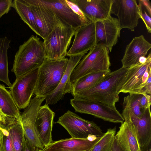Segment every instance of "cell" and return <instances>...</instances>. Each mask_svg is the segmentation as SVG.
I'll use <instances>...</instances> for the list:
<instances>
[{
  "mask_svg": "<svg viewBox=\"0 0 151 151\" xmlns=\"http://www.w3.org/2000/svg\"><path fill=\"white\" fill-rule=\"evenodd\" d=\"M128 68H121L111 71L93 86L76 93L74 97L82 98L110 106H115L119 101L118 87Z\"/></svg>",
  "mask_w": 151,
  "mask_h": 151,
  "instance_id": "1",
  "label": "cell"
},
{
  "mask_svg": "<svg viewBox=\"0 0 151 151\" xmlns=\"http://www.w3.org/2000/svg\"><path fill=\"white\" fill-rule=\"evenodd\" d=\"M45 58L43 42L37 36L32 35L19 47L11 70L17 78L39 68Z\"/></svg>",
  "mask_w": 151,
  "mask_h": 151,
  "instance_id": "2",
  "label": "cell"
},
{
  "mask_svg": "<svg viewBox=\"0 0 151 151\" xmlns=\"http://www.w3.org/2000/svg\"><path fill=\"white\" fill-rule=\"evenodd\" d=\"M68 59H45L38 69L34 95L45 98L51 94L59 84L66 68Z\"/></svg>",
  "mask_w": 151,
  "mask_h": 151,
  "instance_id": "3",
  "label": "cell"
},
{
  "mask_svg": "<svg viewBox=\"0 0 151 151\" xmlns=\"http://www.w3.org/2000/svg\"><path fill=\"white\" fill-rule=\"evenodd\" d=\"M109 51L105 45L97 44L85 55L72 71L70 77L71 84L87 75L111 70Z\"/></svg>",
  "mask_w": 151,
  "mask_h": 151,
  "instance_id": "4",
  "label": "cell"
},
{
  "mask_svg": "<svg viewBox=\"0 0 151 151\" xmlns=\"http://www.w3.org/2000/svg\"><path fill=\"white\" fill-rule=\"evenodd\" d=\"M75 30L64 24L56 26L43 42L45 58L52 60L65 58Z\"/></svg>",
  "mask_w": 151,
  "mask_h": 151,
  "instance_id": "5",
  "label": "cell"
},
{
  "mask_svg": "<svg viewBox=\"0 0 151 151\" xmlns=\"http://www.w3.org/2000/svg\"><path fill=\"white\" fill-rule=\"evenodd\" d=\"M56 123L65 128L72 138L93 140L104 134L94 122L85 120L69 110L59 117Z\"/></svg>",
  "mask_w": 151,
  "mask_h": 151,
  "instance_id": "6",
  "label": "cell"
},
{
  "mask_svg": "<svg viewBox=\"0 0 151 151\" xmlns=\"http://www.w3.org/2000/svg\"><path fill=\"white\" fill-rule=\"evenodd\" d=\"M70 104L75 111L90 114L104 121L122 123L124 120L116 106H108L99 102L83 98L74 97Z\"/></svg>",
  "mask_w": 151,
  "mask_h": 151,
  "instance_id": "7",
  "label": "cell"
},
{
  "mask_svg": "<svg viewBox=\"0 0 151 151\" xmlns=\"http://www.w3.org/2000/svg\"><path fill=\"white\" fill-rule=\"evenodd\" d=\"M38 68L16 78L10 87V92L19 109H25L34 95L38 73Z\"/></svg>",
  "mask_w": 151,
  "mask_h": 151,
  "instance_id": "8",
  "label": "cell"
},
{
  "mask_svg": "<svg viewBox=\"0 0 151 151\" xmlns=\"http://www.w3.org/2000/svg\"><path fill=\"white\" fill-rule=\"evenodd\" d=\"M26 1L30 5L34 16L40 36L44 40L56 26L63 24L60 21L52 9L41 0Z\"/></svg>",
  "mask_w": 151,
  "mask_h": 151,
  "instance_id": "9",
  "label": "cell"
},
{
  "mask_svg": "<svg viewBox=\"0 0 151 151\" xmlns=\"http://www.w3.org/2000/svg\"><path fill=\"white\" fill-rule=\"evenodd\" d=\"M44 98L36 96L31 99L28 106L21 115V122L24 137L32 146L39 149L45 148L36 132L35 122L38 111Z\"/></svg>",
  "mask_w": 151,
  "mask_h": 151,
  "instance_id": "10",
  "label": "cell"
},
{
  "mask_svg": "<svg viewBox=\"0 0 151 151\" xmlns=\"http://www.w3.org/2000/svg\"><path fill=\"white\" fill-rule=\"evenodd\" d=\"M111 14L118 17L121 29L127 28L134 31L140 18L138 5L135 0H114Z\"/></svg>",
  "mask_w": 151,
  "mask_h": 151,
  "instance_id": "11",
  "label": "cell"
},
{
  "mask_svg": "<svg viewBox=\"0 0 151 151\" xmlns=\"http://www.w3.org/2000/svg\"><path fill=\"white\" fill-rule=\"evenodd\" d=\"M150 66L151 59L145 64L139 63L128 68L124 77L118 87V93L120 92L129 94L145 93V86L143 83V76Z\"/></svg>",
  "mask_w": 151,
  "mask_h": 151,
  "instance_id": "12",
  "label": "cell"
},
{
  "mask_svg": "<svg viewBox=\"0 0 151 151\" xmlns=\"http://www.w3.org/2000/svg\"><path fill=\"white\" fill-rule=\"evenodd\" d=\"M74 36L72 45L67 55H85L97 44L95 23L91 22L77 28Z\"/></svg>",
  "mask_w": 151,
  "mask_h": 151,
  "instance_id": "13",
  "label": "cell"
},
{
  "mask_svg": "<svg viewBox=\"0 0 151 151\" xmlns=\"http://www.w3.org/2000/svg\"><path fill=\"white\" fill-rule=\"evenodd\" d=\"M95 28L97 44L106 46L111 52L120 36L121 29L117 19L110 16L95 22Z\"/></svg>",
  "mask_w": 151,
  "mask_h": 151,
  "instance_id": "14",
  "label": "cell"
},
{
  "mask_svg": "<svg viewBox=\"0 0 151 151\" xmlns=\"http://www.w3.org/2000/svg\"><path fill=\"white\" fill-rule=\"evenodd\" d=\"M90 21L96 22L111 16L114 0H71Z\"/></svg>",
  "mask_w": 151,
  "mask_h": 151,
  "instance_id": "15",
  "label": "cell"
},
{
  "mask_svg": "<svg viewBox=\"0 0 151 151\" xmlns=\"http://www.w3.org/2000/svg\"><path fill=\"white\" fill-rule=\"evenodd\" d=\"M124 113L130 118L135 127L138 143L140 147H146L151 141V114L150 108L145 110L141 118L134 115L129 110L128 106L123 103Z\"/></svg>",
  "mask_w": 151,
  "mask_h": 151,
  "instance_id": "16",
  "label": "cell"
},
{
  "mask_svg": "<svg viewBox=\"0 0 151 151\" xmlns=\"http://www.w3.org/2000/svg\"><path fill=\"white\" fill-rule=\"evenodd\" d=\"M55 115V113L46 103L40 106L37 113L35 122L36 130L44 147L53 142L52 132Z\"/></svg>",
  "mask_w": 151,
  "mask_h": 151,
  "instance_id": "17",
  "label": "cell"
},
{
  "mask_svg": "<svg viewBox=\"0 0 151 151\" xmlns=\"http://www.w3.org/2000/svg\"><path fill=\"white\" fill-rule=\"evenodd\" d=\"M53 10L63 24L76 29L91 22L86 21L75 13L67 5L65 0H41Z\"/></svg>",
  "mask_w": 151,
  "mask_h": 151,
  "instance_id": "18",
  "label": "cell"
},
{
  "mask_svg": "<svg viewBox=\"0 0 151 151\" xmlns=\"http://www.w3.org/2000/svg\"><path fill=\"white\" fill-rule=\"evenodd\" d=\"M85 55L70 56L68 59L66 69L57 88L50 94L45 98L46 104L53 105L63 98L66 93H71L72 84L70 81L71 73Z\"/></svg>",
  "mask_w": 151,
  "mask_h": 151,
  "instance_id": "19",
  "label": "cell"
},
{
  "mask_svg": "<svg viewBox=\"0 0 151 151\" xmlns=\"http://www.w3.org/2000/svg\"><path fill=\"white\" fill-rule=\"evenodd\" d=\"M151 48V44L143 35L136 37L126 46L121 60L122 67L129 68L139 63V58L145 56Z\"/></svg>",
  "mask_w": 151,
  "mask_h": 151,
  "instance_id": "20",
  "label": "cell"
},
{
  "mask_svg": "<svg viewBox=\"0 0 151 151\" xmlns=\"http://www.w3.org/2000/svg\"><path fill=\"white\" fill-rule=\"evenodd\" d=\"M121 114L124 121L121 123L115 137L125 151H138L140 147L134 126L127 115Z\"/></svg>",
  "mask_w": 151,
  "mask_h": 151,
  "instance_id": "21",
  "label": "cell"
},
{
  "mask_svg": "<svg viewBox=\"0 0 151 151\" xmlns=\"http://www.w3.org/2000/svg\"><path fill=\"white\" fill-rule=\"evenodd\" d=\"M93 140L71 138L52 142L44 151H91L102 137Z\"/></svg>",
  "mask_w": 151,
  "mask_h": 151,
  "instance_id": "22",
  "label": "cell"
},
{
  "mask_svg": "<svg viewBox=\"0 0 151 151\" xmlns=\"http://www.w3.org/2000/svg\"><path fill=\"white\" fill-rule=\"evenodd\" d=\"M0 109L6 116L21 121L19 110L10 92L0 84Z\"/></svg>",
  "mask_w": 151,
  "mask_h": 151,
  "instance_id": "23",
  "label": "cell"
},
{
  "mask_svg": "<svg viewBox=\"0 0 151 151\" xmlns=\"http://www.w3.org/2000/svg\"><path fill=\"white\" fill-rule=\"evenodd\" d=\"M13 7L21 19L37 35L40 36L34 16L29 4L26 0H14L12 2Z\"/></svg>",
  "mask_w": 151,
  "mask_h": 151,
  "instance_id": "24",
  "label": "cell"
},
{
  "mask_svg": "<svg viewBox=\"0 0 151 151\" xmlns=\"http://www.w3.org/2000/svg\"><path fill=\"white\" fill-rule=\"evenodd\" d=\"M111 71L110 70L93 73L80 78L72 84L71 93L72 95L73 96L77 93L93 86Z\"/></svg>",
  "mask_w": 151,
  "mask_h": 151,
  "instance_id": "25",
  "label": "cell"
},
{
  "mask_svg": "<svg viewBox=\"0 0 151 151\" xmlns=\"http://www.w3.org/2000/svg\"><path fill=\"white\" fill-rule=\"evenodd\" d=\"M4 122L9 127L14 151H22L24 135L21 121L6 116Z\"/></svg>",
  "mask_w": 151,
  "mask_h": 151,
  "instance_id": "26",
  "label": "cell"
},
{
  "mask_svg": "<svg viewBox=\"0 0 151 151\" xmlns=\"http://www.w3.org/2000/svg\"><path fill=\"white\" fill-rule=\"evenodd\" d=\"M10 42L6 37L0 38V81L10 87L12 84L8 76V50Z\"/></svg>",
  "mask_w": 151,
  "mask_h": 151,
  "instance_id": "27",
  "label": "cell"
},
{
  "mask_svg": "<svg viewBox=\"0 0 151 151\" xmlns=\"http://www.w3.org/2000/svg\"><path fill=\"white\" fill-rule=\"evenodd\" d=\"M116 133V127L108 129L91 151H111Z\"/></svg>",
  "mask_w": 151,
  "mask_h": 151,
  "instance_id": "28",
  "label": "cell"
},
{
  "mask_svg": "<svg viewBox=\"0 0 151 151\" xmlns=\"http://www.w3.org/2000/svg\"><path fill=\"white\" fill-rule=\"evenodd\" d=\"M141 94H129L124 97L123 102L128 106L130 111L134 115L139 118L142 117L145 111L142 109L140 104Z\"/></svg>",
  "mask_w": 151,
  "mask_h": 151,
  "instance_id": "29",
  "label": "cell"
},
{
  "mask_svg": "<svg viewBox=\"0 0 151 151\" xmlns=\"http://www.w3.org/2000/svg\"><path fill=\"white\" fill-rule=\"evenodd\" d=\"M0 135L4 151H14L9 127L5 122L0 123Z\"/></svg>",
  "mask_w": 151,
  "mask_h": 151,
  "instance_id": "30",
  "label": "cell"
},
{
  "mask_svg": "<svg viewBox=\"0 0 151 151\" xmlns=\"http://www.w3.org/2000/svg\"><path fill=\"white\" fill-rule=\"evenodd\" d=\"M138 5L140 18L143 20L149 33L151 32V16L147 9L138 1Z\"/></svg>",
  "mask_w": 151,
  "mask_h": 151,
  "instance_id": "31",
  "label": "cell"
},
{
  "mask_svg": "<svg viewBox=\"0 0 151 151\" xmlns=\"http://www.w3.org/2000/svg\"><path fill=\"white\" fill-rule=\"evenodd\" d=\"M12 0H0V18L8 13L12 5Z\"/></svg>",
  "mask_w": 151,
  "mask_h": 151,
  "instance_id": "32",
  "label": "cell"
},
{
  "mask_svg": "<svg viewBox=\"0 0 151 151\" xmlns=\"http://www.w3.org/2000/svg\"><path fill=\"white\" fill-rule=\"evenodd\" d=\"M65 1L68 6L75 13L84 20L87 22H91L86 18L75 4L72 2L71 0H65Z\"/></svg>",
  "mask_w": 151,
  "mask_h": 151,
  "instance_id": "33",
  "label": "cell"
},
{
  "mask_svg": "<svg viewBox=\"0 0 151 151\" xmlns=\"http://www.w3.org/2000/svg\"><path fill=\"white\" fill-rule=\"evenodd\" d=\"M151 95L144 93L141 94L140 104L142 109L144 110L148 108H150L151 104Z\"/></svg>",
  "mask_w": 151,
  "mask_h": 151,
  "instance_id": "34",
  "label": "cell"
},
{
  "mask_svg": "<svg viewBox=\"0 0 151 151\" xmlns=\"http://www.w3.org/2000/svg\"><path fill=\"white\" fill-rule=\"evenodd\" d=\"M37 148L31 145L25 138L24 136V139L22 151H38Z\"/></svg>",
  "mask_w": 151,
  "mask_h": 151,
  "instance_id": "35",
  "label": "cell"
},
{
  "mask_svg": "<svg viewBox=\"0 0 151 151\" xmlns=\"http://www.w3.org/2000/svg\"><path fill=\"white\" fill-rule=\"evenodd\" d=\"M111 151H125L114 137Z\"/></svg>",
  "mask_w": 151,
  "mask_h": 151,
  "instance_id": "36",
  "label": "cell"
},
{
  "mask_svg": "<svg viewBox=\"0 0 151 151\" xmlns=\"http://www.w3.org/2000/svg\"><path fill=\"white\" fill-rule=\"evenodd\" d=\"M139 1L147 9L149 14L151 15V6L150 1L147 0H139Z\"/></svg>",
  "mask_w": 151,
  "mask_h": 151,
  "instance_id": "37",
  "label": "cell"
},
{
  "mask_svg": "<svg viewBox=\"0 0 151 151\" xmlns=\"http://www.w3.org/2000/svg\"><path fill=\"white\" fill-rule=\"evenodd\" d=\"M6 116L0 109V123H3L5 122Z\"/></svg>",
  "mask_w": 151,
  "mask_h": 151,
  "instance_id": "38",
  "label": "cell"
},
{
  "mask_svg": "<svg viewBox=\"0 0 151 151\" xmlns=\"http://www.w3.org/2000/svg\"><path fill=\"white\" fill-rule=\"evenodd\" d=\"M0 151H4L0 135Z\"/></svg>",
  "mask_w": 151,
  "mask_h": 151,
  "instance_id": "39",
  "label": "cell"
},
{
  "mask_svg": "<svg viewBox=\"0 0 151 151\" xmlns=\"http://www.w3.org/2000/svg\"><path fill=\"white\" fill-rule=\"evenodd\" d=\"M146 151H151L150 147H147V149L146 150Z\"/></svg>",
  "mask_w": 151,
  "mask_h": 151,
  "instance_id": "40",
  "label": "cell"
},
{
  "mask_svg": "<svg viewBox=\"0 0 151 151\" xmlns=\"http://www.w3.org/2000/svg\"><path fill=\"white\" fill-rule=\"evenodd\" d=\"M138 151H141V148L140 147H139V148Z\"/></svg>",
  "mask_w": 151,
  "mask_h": 151,
  "instance_id": "41",
  "label": "cell"
},
{
  "mask_svg": "<svg viewBox=\"0 0 151 151\" xmlns=\"http://www.w3.org/2000/svg\"><path fill=\"white\" fill-rule=\"evenodd\" d=\"M38 151H44L43 150L40 149Z\"/></svg>",
  "mask_w": 151,
  "mask_h": 151,
  "instance_id": "42",
  "label": "cell"
},
{
  "mask_svg": "<svg viewBox=\"0 0 151 151\" xmlns=\"http://www.w3.org/2000/svg\"></svg>",
  "mask_w": 151,
  "mask_h": 151,
  "instance_id": "43",
  "label": "cell"
}]
</instances>
